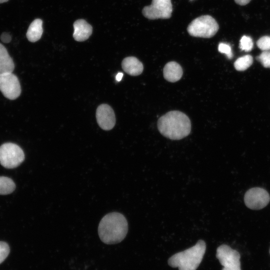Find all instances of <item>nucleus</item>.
Masks as SVG:
<instances>
[{
	"mask_svg": "<svg viewBox=\"0 0 270 270\" xmlns=\"http://www.w3.org/2000/svg\"><path fill=\"white\" fill-rule=\"evenodd\" d=\"M158 130L164 136L172 140L182 139L190 132L191 124L188 117L178 111H170L158 122Z\"/></svg>",
	"mask_w": 270,
	"mask_h": 270,
	"instance_id": "obj_1",
	"label": "nucleus"
},
{
	"mask_svg": "<svg viewBox=\"0 0 270 270\" xmlns=\"http://www.w3.org/2000/svg\"><path fill=\"white\" fill-rule=\"evenodd\" d=\"M128 231V222L124 215L116 212L109 213L100 220L98 233L101 240L106 244L122 242Z\"/></svg>",
	"mask_w": 270,
	"mask_h": 270,
	"instance_id": "obj_2",
	"label": "nucleus"
},
{
	"mask_svg": "<svg viewBox=\"0 0 270 270\" xmlns=\"http://www.w3.org/2000/svg\"><path fill=\"white\" fill-rule=\"evenodd\" d=\"M206 250L205 242L200 240L193 246L174 254L168 259V264L179 270H196L202 261Z\"/></svg>",
	"mask_w": 270,
	"mask_h": 270,
	"instance_id": "obj_3",
	"label": "nucleus"
},
{
	"mask_svg": "<svg viewBox=\"0 0 270 270\" xmlns=\"http://www.w3.org/2000/svg\"><path fill=\"white\" fill-rule=\"evenodd\" d=\"M219 26L210 16L204 15L194 20L188 26V34L194 37L210 38L217 32Z\"/></svg>",
	"mask_w": 270,
	"mask_h": 270,
	"instance_id": "obj_4",
	"label": "nucleus"
},
{
	"mask_svg": "<svg viewBox=\"0 0 270 270\" xmlns=\"http://www.w3.org/2000/svg\"><path fill=\"white\" fill-rule=\"evenodd\" d=\"M24 159V152L17 144L7 142L0 146V163L4 167L15 168L20 166Z\"/></svg>",
	"mask_w": 270,
	"mask_h": 270,
	"instance_id": "obj_5",
	"label": "nucleus"
},
{
	"mask_svg": "<svg viewBox=\"0 0 270 270\" xmlns=\"http://www.w3.org/2000/svg\"><path fill=\"white\" fill-rule=\"evenodd\" d=\"M172 12L170 0H152L150 6L144 8L142 13L148 19H166L171 17Z\"/></svg>",
	"mask_w": 270,
	"mask_h": 270,
	"instance_id": "obj_6",
	"label": "nucleus"
},
{
	"mask_svg": "<svg viewBox=\"0 0 270 270\" xmlns=\"http://www.w3.org/2000/svg\"><path fill=\"white\" fill-rule=\"evenodd\" d=\"M216 256L223 266L222 270H241L240 254L229 246L222 244L218 246Z\"/></svg>",
	"mask_w": 270,
	"mask_h": 270,
	"instance_id": "obj_7",
	"label": "nucleus"
},
{
	"mask_svg": "<svg viewBox=\"0 0 270 270\" xmlns=\"http://www.w3.org/2000/svg\"><path fill=\"white\" fill-rule=\"evenodd\" d=\"M0 90L9 100L18 98L21 93V87L16 76L12 72L0 74Z\"/></svg>",
	"mask_w": 270,
	"mask_h": 270,
	"instance_id": "obj_8",
	"label": "nucleus"
},
{
	"mask_svg": "<svg viewBox=\"0 0 270 270\" xmlns=\"http://www.w3.org/2000/svg\"><path fill=\"white\" fill-rule=\"evenodd\" d=\"M270 200L268 193L260 188L248 190L244 195V201L247 207L252 210H260L265 207Z\"/></svg>",
	"mask_w": 270,
	"mask_h": 270,
	"instance_id": "obj_9",
	"label": "nucleus"
},
{
	"mask_svg": "<svg viewBox=\"0 0 270 270\" xmlns=\"http://www.w3.org/2000/svg\"><path fill=\"white\" fill-rule=\"evenodd\" d=\"M96 118L99 126L103 130H112L116 124V118L112 108L107 104L98 106L96 112Z\"/></svg>",
	"mask_w": 270,
	"mask_h": 270,
	"instance_id": "obj_10",
	"label": "nucleus"
},
{
	"mask_svg": "<svg viewBox=\"0 0 270 270\" xmlns=\"http://www.w3.org/2000/svg\"><path fill=\"white\" fill-rule=\"evenodd\" d=\"M73 37L78 42H83L89 38L92 34V26L85 20L80 19L74 23Z\"/></svg>",
	"mask_w": 270,
	"mask_h": 270,
	"instance_id": "obj_11",
	"label": "nucleus"
},
{
	"mask_svg": "<svg viewBox=\"0 0 270 270\" xmlns=\"http://www.w3.org/2000/svg\"><path fill=\"white\" fill-rule=\"evenodd\" d=\"M122 66L125 72L132 76L140 75L144 70L142 64L134 56L124 58L122 62Z\"/></svg>",
	"mask_w": 270,
	"mask_h": 270,
	"instance_id": "obj_12",
	"label": "nucleus"
},
{
	"mask_svg": "<svg viewBox=\"0 0 270 270\" xmlns=\"http://www.w3.org/2000/svg\"><path fill=\"white\" fill-rule=\"evenodd\" d=\"M164 78L172 82L179 80L182 76V70L181 66L176 62H170L164 66L163 70Z\"/></svg>",
	"mask_w": 270,
	"mask_h": 270,
	"instance_id": "obj_13",
	"label": "nucleus"
},
{
	"mask_svg": "<svg viewBox=\"0 0 270 270\" xmlns=\"http://www.w3.org/2000/svg\"><path fill=\"white\" fill-rule=\"evenodd\" d=\"M14 62L6 48L0 43V74L12 72L14 70Z\"/></svg>",
	"mask_w": 270,
	"mask_h": 270,
	"instance_id": "obj_14",
	"label": "nucleus"
},
{
	"mask_svg": "<svg viewBox=\"0 0 270 270\" xmlns=\"http://www.w3.org/2000/svg\"><path fill=\"white\" fill-rule=\"evenodd\" d=\"M42 32V21L40 18H36L30 24L26 36L30 42H34L40 38Z\"/></svg>",
	"mask_w": 270,
	"mask_h": 270,
	"instance_id": "obj_15",
	"label": "nucleus"
},
{
	"mask_svg": "<svg viewBox=\"0 0 270 270\" xmlns=\"http://www.w3.org/2000/svg\"><path fill=\"white\" fill-rule=\"evenodd\" d=\"M15 188V184L11 178L0 176V194H10L14 190Z\"/></svg>",
	"mask_w": 270,
	"mask_h": 270,
	"instance_id": "obj_16",
	"label": "nucleus"
},
{
	"mask_svg": "<svg viewBox=\"0 0 270 270\" xmlns=\"http://www.w3.org/2000/svg\"><path fill=\"white\" fill-rule=\"evenodd\" d=\"M252 62V56L247 54L238 58L234 63V66L237 70L244 71L248 68Z\"/></svg>",
	"mask_w": 270,
	"mask_h": 270,
	"instance_id": "obj_17",
	"label": "nucleus"
},
{
	"mask_svg": "<svg viewBox=\"0 0 270 270\" xmlns=\"http://www.w3.org/2000/svg\"><path fill=\"white\" fill-rule=\"evenodd\" d=\"M254 46L252 38L248 36H244L240 40V48L246 52L250 51Z\"/></svg>",
	"mask_w": 270,
	"mask_h": 270,
	"instance_id": "obj_18",
	"label": "nucleus"
},
{
	"mask_svg": "<svg viewBox=\"0 0 270 270\" xmlns=\"http://www.w3.org/2000/svg\"><path fill=\"white\" fill-rule=\"evenodd\" d=\"M256 60L264 68H270V50L263 51L256 57Z\"/></svg>",
	"mask_w": 270,
	"mask_h": 270,
	"instance_id": "obj_19",
	"label": "nucleus"
},
{
	"mask_svg": "<svg viewBox=\"0 0 270 270\" xmlns=\"http://www.w3.org/2000/svg\"><path fill=\"white\" fill-rule=\"evenodd\" d=\"M258 48L262 51L270 50V36H264L256 42Z\"/></svg>",
	"mask_w": 270,
	"mask_h": 270,
	"instance_id": "obj_20",
	"label": "nucleus"
},
{
	"mask_svg": "<svg viewBox=\"0 0 270 270\" xmlns=\"http://www.w3.org/2000/svg\"><path fill=\"white\" fill-rule=\"evenodd\" d=\"M10 253V247L7 243L0 242V264L7 258Z\"/></svg>",
	"mask_w": 270,
	"mask_h": 270,
	"instance_id": "obj_21",
	"label": "nucleus"
},
{
	"mask_svg": "<svg viewBox=\"0 0 270 270\" xmlns=\"http://www.w3.org/2000/svg\"><path fill=\"white\" fill-rule=\"evenodd\" d=\"M218 50L220 52L226 54L228 59H231L233 56L231 47L228 44L224 42L220 43Z\"/></svg>",
	"mask_w": 270,
	"mask_h": 270,
	"instance_id": "obj_22",
	"label": "nucleus"
},
{
	"mask_svg": "<svg viewBox=\"0 0 270 270\" xmlns=\"http://www.w3.org/2000/svg\"><path fill=\"white\" fill-rule=\"evenodd\" d=\"M1 40L4 43H8L11 41L12 37L8 32H3L0 36Z\"/></svg>",
	"mask_w": 270,
	"mask_h": 270,
	"instance_id": "obj_23",
	"label": "nucleus"
},
{
	"mask_svg": "<svg viewBox=\"0 0 270 270\" xmlns=\"http://www.w3.org/2000/svg\"><path fill=\"white\" fill-rule=\"evenodd\" d=\"M251 0H234L235 2L240 6H244L250 2Z\"/></svg>",
	"mask_w": 270,
	"mask_h": 270,
	"instance_id": "obj_24",
	"label": "nucleus"
},
{
	"mask_svg": "<svg viewBox=\"0 0 270 270\" xmlns=\"http://www.w3.org/2000/svg\"><path fill=\"white\" fill-rule=\"evenodd\" d=\"M122 76H123L122 73V72L118 73L116 76V80L118 82H120L122 80Z\"/></svg>",
	"mask_w": 270,
	"mask_h": 270,
	"instance_id": "obj_25",
	"label": "nucleus"
},
{
	"mask_svg": "<svg viewBox=\"0 0 270 270\" xmlns=\"http://www.w3.org/2000/svg\"><path fill=\"white\" fill-rule=\"evenodd\" d=\"M8 0H0V4L8 2Z\"/></svg>",
	"mask_w": 270,
	"mask_h": 270,
	"instance_id": "obj_26",
	"label": "nucleus"
}]
</instances>
